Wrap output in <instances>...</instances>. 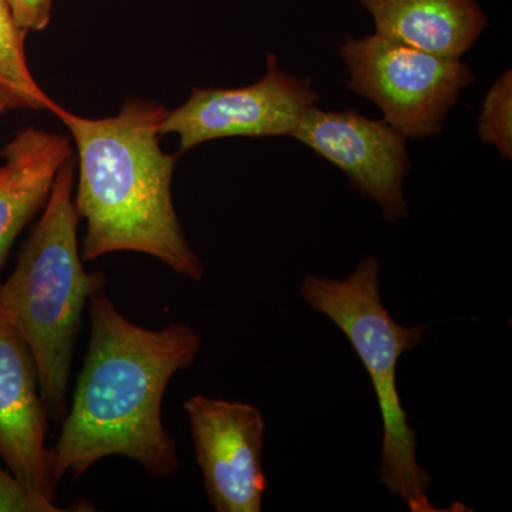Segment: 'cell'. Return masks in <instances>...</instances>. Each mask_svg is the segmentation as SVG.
<instances>
[{"label":"cell","instance_id":"5bb4252c","mask_svg":"<svg viewBox=\"0 0 512 512\" xmlns=\"http://www.w3.org/2000/svg\"><path fill=\"white\" fill-rule=\"evenodd\" d=\"M62 508L43 500L0 467V512H59Z\"/></svg>","mask_w":512,"mask_h":512},{"label":"cell","instance_id":"8992f818","mask_svg":"<svg viewBox=\"0 0 512 512\" xmlns=\"http://www.w3.org/2000/svg\"><path fill=\"white\" fill-rule=\"evenodd\" d=\"M319 101L311 79L286 73L274 53H269L264 76L249 86L192 87L183 106L165 113L161 136L177 134L181 154L220 138L291 137L306 111Z\"/></svg>","mask_w":512,"mask_h":512},{"label":"cell","instance_id":"ba28073f","mask_svg":"<svg viewBox=\"0 0 512 512\" xmlns=\"http://www.w3.org/2000/svg\"><path fill=\"white\" fill-rule=\"evenodd\" d=\"M291 137L342 170L350 187L377 204L384 220L394 224L409 217L403 192L407 137L386 120L316 106L306 111Z\"/></svg>","mask_w":512,"mask_h":512},{"label":"cell","instance_id":"5b68a950","mask_svg":"<svg viewBox=\"0 0 512 512\" xmlns=\"http://www.w3.org/2000/svg\"><path fill=\"white\" fill-rule=\"evenodd\" d=\"M339 52L350 92L375 104L383 120L414 140L440 134L448 111L476 80L461 59L431 55L377 33L346 37Z\"/></svg>","mask_w":512,"mask_h":512},{"label":"cell","instance_id":"9a60e30c","mask_svg":"<svg viewBox=\"0 0 512 512\" xmlns=\"http://www.w3.org/2000/svg\"><path fill=\"white\" fill-rule=\"evenodd\" d=\"M53 0H6L12 18L23 32H40L52 18Z\"/></svg>","mask_w":512,"mask_h":512},{"label":"cell","instance_id":"9c48e42d","mask_svg":"<svg viewBox=\"0 0 512 512\" xmlns=\"http://www.w3.org/2000/svg\"><path fill=\"white\" fill-rule=\"evenodd\" d=\"M47 420L29 346L0 319V457L33 494L55 503L45 444Z\"/></svg>","mask_w":512,"mask_h":512},{"label":"cell","instance_id":"8fae6325","mask_svg":"<svg viewBox=\"0 0 512 512\" xmlns=\"http://www.w3.org/2000/svg\"><path fill=\"white\" fill-rule=\"evenodd\" d=\"M375 33L431 55L461 59L487 28L477 0H357Z\"/></svg>","mask_w":512,"mask_h":512},{"label":"cell","instance_id":"4fadbf2b","mask_svg":"<svg viewBox=\"0 0 512 512\" xmlns=\"http://www.w3.org/2000/svg\"><path fill=\"white\" fill-rule=\"evenodd\" d=\"M480 140L493 146L504 160H512V72L507 70L490 87L480 116Z\"/></svg>","mask_w":512,"mask_h":512},{"label":"cell","instance_id":"30bf717a","mask_svg":"<svg viewBox=\"0 0 512 512\" xmlns=\"http://www.w3.org/2000/svg\"><path fill=\"white\" fill-rule=\"evenodd\" d=\"M69 138L26 127L0 148V269L20 232L45 208L64 161Z\"/></svg>","mask_w":512,"mask_h":512},{"label":"cell","instance_id":"3957f363","mask_svg":"<svg viewBox=\"0 0 512 512\" xmlns=\"http://www.w3.org/2000/svg\"><path fill=\"white\" fill-rule=\"evenodd\" d=\"M76 154L60 167L42 217L20 251L15 271L0 286V319L22 336L35 360L49 420L62 423L74 348L90 296L107 284L87 274L80 254V217L72 197Z\"/></svg>","mask_w":512,"mask_h":512},{"label":"cell","instance_id":"7c38bea8","mask_svg":"<svg viewBox=\"0 0 512 512\" xmlns=\"http://www.w3.org/2000/svg\"><path fill=\"white\" fill-rule=\"evenodd\" d=\"M26 35L13 20L6 0H0V114L18 110L50 111L55 104L30 72Z\"/></svg>","mask_w":512,"mask_h":512},{"label":"cell","instance_id":"52a82bcc","mask_svg":"<svg viewBox=\"0 0 512 512\" xmlns=\"http://www.w3.org/2000/svg\"><path fill=\"white\" fill-rule=\"evenodd\" d=\"M208 503L217 512H259L265 420L258 407L195 394L184 403Z\"/></svg>","mask_w":512,"mask_h":512},{"label":"cell","instance_id":"277c9868","mask_svg":"<svg viewBox=\"0 0 512 512\" xmlns=\"http://www.w3.org/2000/svg\"><path fill=\"white\" fill-rule=\"evenodd\" d=\"M299 293L349 340L375 389L383 423L380 483L409 511L440 512L430 501L433 478L420 466L417 434L397 390V363L403 353L419 348L427 326H404L387 311L375 256L363 258L346 278L306 275Z\"/></svg>","mask_w":512,"mask_h":512},{"label":"cell","instance_id":"7a4b0ae2","mask_svg":"<svg viewBox=\"0 0 512 512\" xmlns=\"http://www.w3.org/2000/svg\"><path fill=\"white\" fill-rule=\"evenodd\" d=\"M50 111L69 128L76 144L74 205L86 221L83 261L140 252L200 282L204 264L185 238L171 192L181 153L167 154L160 146L167 110L136 97L106 119L77 116L57 103Z\"/></svg>","mask_w":512,"mask_h":512},{"label":"cell","instance_id":"6da1fadb","mask_svg":"<svg viewBox=\"0 0 512 512\" xmlns=\"http://www.w3.org/2000/svg\"><path fill=\"white\" fill-rule=\"evenodd\" d=\"M106 285L90 296L89 349L49 448L55 487L111 456L131 458L153 477L178 468L177 444L163 423L164 394L175 373L194 365L201 336L184 323L141 328L114 308Z\"/></svg>","mask_w":512,"mask_h":512}]
</instances>
